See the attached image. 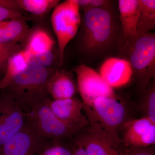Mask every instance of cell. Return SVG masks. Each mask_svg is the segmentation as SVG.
Segmentation results:
<instances>
[{"label": "cell", "instance_id": "e0dca14e", "mask_svg": "<svg viewBox=\"0 0 155 155\" xmlns=\"http://www.w3.org/2000/svg\"><path fill=\"white\" fill-rule=\"evenodd\" d=\"M30 29L24 18L0 22V42L17 43L24 40Z\"/></svg>", "mask_w": 155, "mask_h": 155}, {"label": "cell", "instance_id": "4316f807", "mask_svg": "<svg viewBox=\"0 0 155 155\" xmlns=\"http://www.w3.org/2000/svg\"><path fill=\"white\" fill-rule=\"evenodd\" d=\"M111 5V2L105 0H90L89 5L86 9L91 8H109Z\"/></svg>", "mask_w": 155, "mask_h": 155}, {"label": "cell", "instance_id": "ba28073f", "mask_svg": "<svg viewBox=\"0 0 155 155\" xmlns=\"http://www.w3.org/2000/svg\"><path fill=\"white\" fill-rule=\"evenodd\" d=\"M25 115L8 92L0 97V150L25 125Z\"/></svg>", "mask_w": 155, "mask_h": 155}, {"label": "cell", "instance_id": "277c9868", "mask_svg": "<svg viewBox=\"0 0 155 155\" xmlns=\"http://www.w3.org/2000/svg\"><path fill=\"white\" fill-rule=\"evenodd\" d=\"M133 69L137 86L142 94L155 76V35L149 32L139 34L124 47Z\"/></svg>", "mask_w": 155, "mask_h": 155}, {"label": "cell", "instance_id": "30bf717a", "mask_svg": "<svg viewBox=\"0 0 155 155\" xmlns=\"http://www.w3.org/2000/svg\"><path fill=\"white\" fill-rule=\"evenodd\" d=\"M43 138L28 123L4 145L1 155H37L44 144Z\"/></svg>", "mask_w": 155, "mask_h": 155}, {"label": "cell", "instance_id": "83f0119b", "mask_svg": "<svg viewBox=\"0 0 155 155\" xmlns=\"http://www.w3.org/2000/svg\"><path fill=\"white\" fill-rule=\"evenodd\" d=\"M71 149L72 155H87L83 147L78 140L74 142Z\"/></svg>", "mask_w": 155, "mask_h": 155}, {"label": "cell", "instance_id": "8fae6325", "mask_svg": "<svg viewBox=\"0 0 155 155\" xmlns=\"http://www.w3.org/2000/svg\"><path fill=\"white\" fill-rule=\"evenodd\" d=\"M99 74L111 88H119L130 82L133 76V69L127 60L110 58L104 61Z\"/></svg>", "mask_w": 155, "mask_h": 155}, {"label": "cell", "instance_id": "4fadbf2b", "mask_svg": "<svg viewBox=\"0 0 155 155\" xmlns=\"http://www.w3.org/2000/svg\"><path fill=\"white\" fill-rule=\"evenodd\" d=\"M51 110L64 122L84 127L89 125L88 119L82 114L84 105L75 97L59 100H48Z\"/></svg>", "mask_w": 155, "mask_h": 155}, {"label": "cell", "instance_id": "8992f818", "mask_svg": "<svg viewBox=\"0 0 155 155\" xmlns=\"http://www.w3.org/2000/svg\"><path fill=\"white\" fill-rule=\"evenodd\" d=\"M81 22L80 8L76 0H67L54 8L51 22L58 40L61 66L64 62L65 49L77 34Z\"/></svg>", "mask_w": 155, "mask_h": 155}, {"label": "cell", "instance_id": "9a60e30c", "mask_svg": "<svg viewBox=\"0 0 155 155\" xmlns=\"http://www.w3.org/2000/svg\"><path fill=\"white\" fill-rule=\"evenodd\" d=\"M77 88L72 73L63 69L55 71L48 84V92L54 100L74 97Z\"/></svg>", "mask_w": 155, "mask_h": 155}, {"label": "cell", "instance_id": "7a4b0ae2", "mask_svg": "<svg viewBox=\"0 0 155 155\" xmlns=\"http://www.w3.org/2000/svg\"><path fill=\"white\" fill-rule=\"evenodd\" d=\"M90 128L101 132L122 145L120 131L128 120V111L116 97H101L95 100L90 107L84 108Z\"/></svg>", "mask_w": 155, "mask_h": 155}, {"label": "cell", "instance_id": "484cf974", "mask_svg": "<svg viewBox=\"0 0 155 155\" xmlns=\"http://www.w3.org/2000/svg\"><path fill=\"white\" fill-rule=\"evenodd\" d=\"M23 18L21 13L0 6V22Z\"/></svg>", "mask_w": 155, "mask_h": 155}, {"label": "cell", "instance_id": "6da1fadb", "mask_svg": "<svg viewBox=\"0 0 155 155\" xmlns=\"http://www.w3.org/2000/svg\"><path fill=\"white\" fill-rule=\"evenodd\" d=\"M80 47L88 56L107 51L116 39V25L110 8H91L84 11Z\"/></svg>", "mask_w": 155, "mask_h": 155}, {"label": "cell", "instance_id": "44dd1931", "mask_svg": "<svg viewBox=\"0 0 155 155\" xmlns=\"http://www.w3.org/2000/svg\"><path fill=\"white\" fill-rule=\"evenodd\" d=\"M138 105L142 117H146L155 123V81L153 79L142 94Z\"/></svg>", "mask_w": 155, "mask_h": 155}, {"label": "cell", "instance_id": "7402d4cb", "mask_svg": "<svg viewBox=\"0 0 155 155\" xmlns=\"http://www.w3.org/2000/svg\"><path fill=\"white\" fill-rule=\"evenodd\" d=\"M37 155H72L71 147L59 140L44 143Z\"/></svg>", "mask_w": 155, "mask_h": 155}, {"label": "cell", "instance_id": "603a6c76", "mask_svg": "<svg viewBox=\"0 0 155 155\" xmlns=\"http://www.w3.org/2000/svg\"><path fill=\"white\" fill-rule=\"evenodd\" d=\"M22 50L17 43L0 42V72L5 73L9 59Z\"/></svg>", "mask_w": 155, "mask_h": 155}, {"label": "cell", "instance_id": "d6986e66", "mask_svg": "<svg viewBox=\"0 0 155 155\" xmlns=\"http://www.w3.org/2000/svg\"><path fill=\"white\" fill-rule=\"evenodd\" d=\"M27 65L23 50L12 56L8 61L5 76L0 80V89L7 88L13 78Z\"/></svg>", "mask_w": 155, "mask_h": 155}, {"label": "cell", "instance_id": "9c48e42d", "mask_svg": "<svg viewBox=\"0 0 155 155\" xmlns=\"http://www.w3.org/2000/svg\"><path fill=\"white\" fill-rule=\"evenodd\" d=\"M123 148H145L155 146V123L146 117L129 119L121 129Z\"/></svg>", "mask_w": 155, "mask_h": 155}, {"label": "cell", "instance_id": "f1b7e54d", "mask_svg": "<svg viewBox=\"0 0 155 155\" xmlns=\"http://www.w3.org/2000/svg\"><path fill=\"white\" fill-rule=\"evenodd\" d=\"M9 2L8 0H0V6L7 8L8 6Z\"/></svg>", "mask_w": 155, "mask_h": 155}, {"label": "cell", "instance_id": "3957f363", "mask_svg": "<svg viewBox=\"0 0 155 155\" xmlns=\"http://www.w3.org/2000/svg\"><path fill=\"white\" fill-rule=\"evenodd\" d=\"M54 70L27 65L15 76L7 88L19 104L31 107L47 99L48 84Z\"/></svg>", "mask_w": 155, "mask_h": 155}, {"label": "cell", "instance_id": "d4e9b609", "mask_svg": "<svg viewBox=\"0 0 155 155\" xmlns=\"http://www.w3.org/2000/svg\"><path fill=\"white\" fill-rule=\"evenodd\" d=\"M124 155H155V146L145 148H124Z\"/></svg>", "mask_w": 155, "mask_h": 155}, {"label": "cell", "instance_id": "5bb4252c", "mask_svg": "<svg viewBox=\"0 0 155 155\" xmlns=\"http://www.w3.org/2000/svg\"><path fill=\"white\" fill-rule=\"evenodd\" d=\"M118 7L124 47L138 36L139 2V0H119Z\"/></svg>", "mask_w": 155, "mask_h": 155}, {"label": "cell", "instance_id": "7c38bea8", "mask_svg": "<svg viewBox=\"0 0 155 155\" xmlns=\"http://www.w3.org/2000/svg\"><path fill=\"white\" fill-rule=\"evenodd\" d=\"M77 140L87 155H124L123 147L104 134L90 127Z\"/></svg>", "mask_w": 155, "mask_h": 155}, {"label": "cell", "instance_id": "2e32d148", "mask_svg": "<svg viewBox=\"0 0 155 155\" xmlns=\"http://www.w3.org/2000/svg\"><path fill=\"white\" fill-rule=\"evenodd\" d=\"M25 40V47L23 50L25 53L31 54L53 51L54 45V41L49 34L41 28L30 30Z\"/></svg>", "mask_w": 155, "mask_h": 155}, {"label": "cell", "instance_id": "ffe728a7", "mask_svg": "<svg viewBox=\"0 0 155 155\" xmlns=\"http://www.w3.org/2000/svg\"><path fill=\"white\" fill-rule=\"evenodd\" d=\"M21 11L29 12L36 16H43L60 3L58 0H15Z\"/></svg>", "mask_w": 155, "mask_h": 155}, {"label": "cell", "instance_id": "5b68a950", "mask_svg": "<svg viewBox=\"0 0 155 155\" xmlns=\"http://www.w3.org/2000/svg\"><path fill=\"white\" fill-rule=\"evenodd\" d=\"M48 100L32 107L27 116L28 124L41 137L60 141L72 136L83 128L59 119L51 110Z\"/></svg>", "mask_w": 155, "mask_h": 155}, {"label": "cell", "instance_id": "52a82bcc", "mask_svg": "<svg viewBox=\"0 0 155 155\" xmlns=\"http://www.w3.org/2000/svg\"><path fill=\"white\" fill-rule=\"evenodd\" d=\"M74 71L84 108L90 107L95 100L100 97H116L114 89L108 86L99 73L92 68L81 64L75 67Z\"/></svg>", "mask_w": 155, "mask_h": 155}, {"label": "cell", "instance_id": "ac0fdd59", "mask_svg": "<svg viewBox=\"0 0 155 155\" xmlns=\"http://www.w3.org/2000/svg\"><path fill=\"white\" fill-rule=\"evenodd\" d=\"M139 2L137 31L139 35L149 32L155 28V1L139 0Z\"/></svg>", "mask_w": 155, "mask_h": 155}, {"label": "cell", "instance_id": "cb8c5ba5", "mask_svg": "<svg viewBox=\"0 0 155 155\" xmlns=\"http://www.w3.org/2000/svg\"><path fill=\"white\" fill-rule=\"evenodd\" d=\"M25 56L27 64L33 67L48 68L52 64L54 59L53 51L42 54H31L25 53Z\"/></svg>", "mask_w": 155, "mask_h": 155}]
</instances>
